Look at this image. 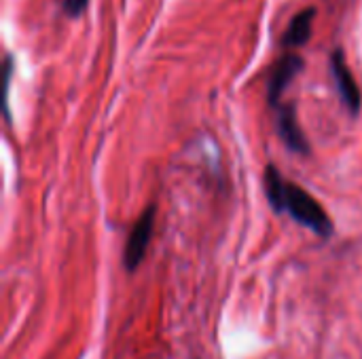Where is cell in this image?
<instances>
[{
  "mask_svg": "<svg viewBox=\"0 0 362 359\" xmlns=\"http://www.w3.org/2000/svg\"><path fill=\"white\" fill-rule=\"evenodd\" d=\"M155 216H157V207L148 205L142 212V216L136 220V224L132 226V233L127 237L125 252H123V264L129 273H134L146 256V250L151 245L153 231H155Z\"/></svg>",
  "mask_w": 362,
  "mask_h": 359,
  "instance_id": "2",
  "label": "cell"
},
{
  "mask_svg": "<svg viewBox=\"0 0 362 359\" xmlns=\"http://www.w3.org/2000/svg\"><path fill=\"white\" fill-rule=\"evenodd\" d=\"M284 186H286V180L282 178L278 167L276 165H267V169H265V195H267L269 207L276 214H280V203H282Z\"/></svg>",
  "mask_w": 362,
  "mask_h": 359,
  "instance_id": "7",
  "label": "cell"
},
{
  "mask_svg": "<svg viewBox=\"0 0 362 359\" xmlns=\"http://www.w3.org/2000/svg\"><path fill=\"white\" fill-rule=\"evenodd\" d=\"M11 74H13V57H11V55H6V57H4V114H6V121H11L8 106H6V99H8V85H11Z\"/></svg>",
  "mask_w": 362,
  "mask_h": 359,
  "instance_id": "9",
  "label": "cell"
},
{
  "mask_svg": "<svg viewBox=\"0 0 362 359\" xmlns=\"http://www.w3.org/2000/svg\"><path fill=\"white\" fill-rule=\"evenodd\" d=\"M274 110H276V127H278V133H280L282 142L286 144V148L295 154H310V144H308L305 133L299 127L295 106L280 104Z\"/></svg>",
  "mask_w": 362,
  "mask_h": 359,
  "instance_id": "5",
  "label": "cell"
},
{
  "mask_svg": "<svg viewBox=\"0 0 362 359\" xmlns=\"http://www.w3.org/2000/svg\"><path fill=\"white\" fill-rule=\"evenodd\" d=\"M282 212H286L299 224L308 226L320 239H331L333 233H335L333 220L327 214V209L308 190H303L295 182H286V186H284V195H282V203H280V214Z\"/></svg>",
  "mask_w": 362,
  "mask_h": 359,
  "instance_id": "1",
  "label": "cell"
},
{
  "mask_svg": "<svg viewBox=\"0 0 362 359\" xmlns=\"http://www.w3.org/2000/svg\"><path fill=\"white\" fill-rule=\"evenodd\" d=\"M59 6H62L64 15L81 17L85 13V8L89 6V0H59Z\"/></svg>",
  "mask_w": 362,
  "mask_h": 359,
  "instance_id": "8",
  "label": "cell"
},
{
  "mask_svg": "<svg viewBox=\"0 0 362 359\" xmlns=\"http://www.w3.org/2000/svg\"><path fill=\"white\" fill-rule=\"evenodd\" d=\"M331 74H333V80H335V87H337V93L341 97V102L346 104V108L350 110L352 116H358L362 106V95L358 83L354 80L348 63H346V55H344V49H335L331 53Z\"/></svg>",
  "mask_w": 362,
  "mask_h": 359,
  "instance_id": "3",
  "label": "cell"
},
{
  "mask_svg": "<svg viewBox=\"0 0 362 359\" xmlns=\"http://www.w3.org/2000/svg\"><path fill=\"white\" fill-rule=\"evenodd\" d=\"M305 68V61L297 53H286L282 55L269 70L267 78V102L272 108L280 106V97L286 91V87L295 80V76Z\"/></svg>",
  "mask_w": 362,
  "mask_h": 359,
  "instance_id": "4",
  "label": "cell"
},
{
  "mask_svg": "<svg viewBox=\"0 0 362 359\" xmlns=\"http://www.w3.org/2000/svg\"><path fill=\"white\" fill-rule=\"evenodd\" d=\"M316 13H318L316 6H308V8L299 11V13L291 19L286 32L282 34V47H286V49H297V47L308 44L310 38H312V25H314Z\"/></svg>",
  "mask_w": 362,
  "mask_h": 359,
  "instance_id": "6",
  "label": "cell"
}]
</instances>
